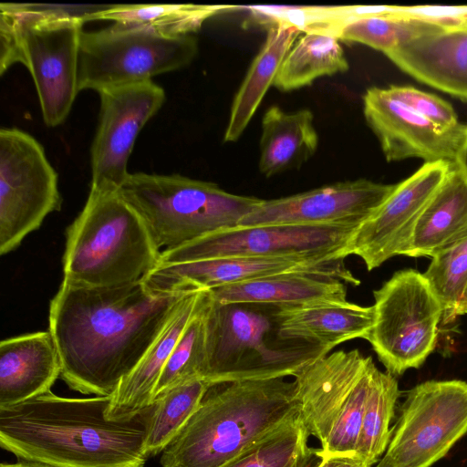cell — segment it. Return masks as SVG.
Listing matches in <instances>:
<instances>
[{"label":"cell","instance_id":"30","mask_svg":"<svg viewBox=\"0 0 467 467\" xmlns=\"http://www.w3.org/2000/svg\"><path fill=\"white\" fill-rule=\"evenodd\" d=\"M308 437L298 416L223 467H317L324 458L320 448L308 447Z\"/></svg>","mask_w":467,"mask_h":467},{"label":"cell","instance_id":"34","mask_svg":"<svg viewBox=\"0 0 467 467\" xmlns=\"http://www.w3.org/2000/svg\"><path fill=\"white\" fill-rule=\"evenodd\" d=\"M211 290L177 341L154 390L153 400L172 388L194 379H202L206 367V321L204 309Z\"/></svg>","mask_w":467,"mask_h":467},{"label":"cell","instance_id":"8","mask_svg":"<svg viewBox=\"0 0 467 467\" xmlns=\"http://www.w3.org/2000/svg\"><path fill=\"white\" fill-rule=\"evenodd\" d=\"M376 365L358 349L317 358L294 374L299 418L325 457L356 455Z\"/></svg>","mask_w":467,"mask_h":467},{"label":"cell","instance_id":"15","mask_svg":"<svg viewBox=\"0 0 467 467\" xmlns=\"http://www.w3.org/2000/svg\"><path fill=\"white\" fill-rule=\"evenodd\" d=\"M344 259L339 254H309L159 264L142 280L153 292L175 293L214 289L288 272L316 271L337 275L348 285H358L359 279L346 267Z\"/></svg>","mask_w":467,"mask_h":467},{"label":"cell","instance_id":"21","mask_svg":"<svg viewBox=\"0 0 467 467\" xmlns=\"http://www.w3.org/2000/svg\"><path fill=\"white\" fill-rule=\"evenodd\" d=\"M209 289L189 293L167 327L149 348L137 367L110 395L106 416L112 420H129L151 407L153 394L163 368L177 341L198 310Z\"/></svg>","mask_w":467,"mask_h":467},{"label":"cell","instance_id":"29","mask_svg":"<svg viewBox=\"0 0 467 467\" xmlns=\"http://www.w3.org/2000/svg\"><path fill=\"white\" fill-rule=\"evenodd\" d=\"M340 40L328 33L303 32L281 64L274 87L291 91L312 84L317 78L348 70Z\"/></svg>","mask_w":467,"mask_h":467},{"label":"cell","instance_id":"18","mask_svg":"<svg viewBox=\"0 0 467 467\" xmlns=\"http://www.w3.org/2000/svg\"><path fill=\"white\" fill-rule=\"evenodd\" d=\"M363 113L388 161L420 158L425 162L455 164L466 137L467 125L441 129L392 99L382 88L367 89Z\"/></svg>","mask_w":467,"mask_h":467},{"label":"cell","instance_id":"22","mask_svg":"<svg viewBox=\"0 0 467 467\" xmlns=\"http://www.w3.org/2000/svg\"><path fill=\"white\" fill-rule=\"evenodd\" d=\"M281 333L288 338L319 345L328 351L354 339H366L375 322L372 306L328 301L277 307Z\"/></svg>","mask_w":467,"mask_h":467},{"label":"cell","instance_id":"39","mask_svg":"<svg viewBox=\"0 0 467 467\" xmlns=\"http://www.w3.org/2000/svg\"><path fill=\"white\" fill-rule=\"evenodd\" d=\"M376 467H390L387 461L382 458L379 462L376 465Z\"/></svg>","mask_w":467,"mask_h":467},{"label":"cell","instance_id":"19","mask_svg":"<svg viewBox=\"0 0 467 467\" xmlns=\"http://www.w3.org/2000/svg\"><path fill=\"white\" fill-rule=\"evenodd\" d=\"M386 56L419 81L467 101V26L420 36Z\"/></svg>","mask_w":467,"mask_h":467},{"label":"cell","instance_id":"37","mask_svg":"<svg viewBox=\"0 0 467 467\" xmlns=\"http://www.w3.org/2000/svg\"><path fill=\"white\" fill-rule=\"evenodd\" d=\"M455 165L458 166L467 176V132L464 143L459 152Z\"/></svg>","mask_w":467,"mask_h":467},{"label":"cell","instance_id":"23","mask_svg":"<svg viewBox=\"0 0 467 467\" xmlns=\"http://www.w3.org/2000/svg\"><path fill=\"white\" fill-rule=\"evenodd\" d=\"M348 284L337 275L316 271L288 272L211 289L221 304L254 303L278 307L347 301Z\"/></svg>","mask_w":467,"mask_h":467},{"label":"cell","instance_id":"27","mask_svg":"<svg viewBox=\"0 0 467 467\" xmlns=\"http://www.w3.org/2000/svg\"><path fill=\"white\" fill-rule=\"evenodd\" d=\"M233 6L192 4L116 5L84 12L86 22L109 20L124 26L142 27L167 36L193 35L203 23Z\"/></svg>","mask_w":467,"mask_h":467},{"label":"cell","instance_id":"24","mask_svg":"<svg viewBox=\"0 0 467 467\" xmlns=\"http://www.w3.org/2000/svg\"><path fill=\"white\" fill-rule=\"evenodd\" d=\"M467 238V176L453 164L417 218L404 253L430 256Z\"/></svg>","mask_w":467,"mask_h":467},{"label":"cell","instance_id":"13","mask_svg":"<svg viewBox=\"0 0 467 467\" xmlns=\"http://www.w3.org/2000/svg\"><path fill=\"white\" fill-rule=\"evenodd\" d=\"M97 131L90 148V190H119L127 180L135 141L166 100L153 80L114 87L99 92Z\"/></svg>","mask_w":467,"mask_h":467},{"label":"cell","instance_id":"32","mask_svg":"<svg viewBox=\"0 0 467 467\" xmlns=\"http://www.w3.org/2000/svg\"><path fill=\"white\" fill-rule=\"evenodd\" d=\"M210 388L204 379H194L172 388L155 400L145 441L149 458L162 452L176 438Z\"/></svg>","mask_w":467,"mask_h":467},{"label":"cell","instance_id":"6","mask_svg":"<svg viewBox=\"0 0 467 467\" xmlns=\"http://www.w3.org/2000/svg\"><path fill=\"white\" fill-rule=\"evenodd\" d=\"M277 307L221 304L210 292L204 309L207 357L203 379L211 387L294 376L310 361L330 352L319 345L284 337Z\"/></svg>","mask_w":467,"mask_h":467},{"label":"cell","instance_id":"4","mask_svg":"<svg viewBox=\"0 0 467 467\" xmlns=\"http://www.w3.org/2000/svg\"><path fill=\"white\" fill-rule=\"evenodd\" d=\"M84 12L33 4L0 5V74L21 63L29 71L45 124H62L78 94Z\"/></svg>","mask_w":467,"mask_h":467},{"label":"cell","instance_id":"2","mask_svg":"<svg viewBox=\"0 0 467 467\" xmlns=\"http://www.w3.org/2000/svg\"><path fill=\"white\" fill-rule=\"evenodd\" d=\"M109 396L64 398L51 391L0 407V445L47 467H143L153 405L129 420L107 418Z\"/></svg>","mask_w":467,"mask_h":467},{"label":"cell","instance_id":"17","mask_svg":"<svg viewBox=\"0 0 467 467\" xmlns=\"http://www.w3.org/2000/svg\"><path fill=\"white\" fill-rule=\"evenodd\" d=\"M452 165L446 161L425 162L397 183L382 204L352 234L345 246V256H358L371 271L393 256L404 255L417 218Z\"/></svg>","mask_w":467,"mask_h":467},{"label":"cell","instance_id":"26","mask_svg":"<svg viewBox=\"0 0 467 467\" xmlns=\"http://www.w3.org/2000/svg\"><path fill=\"white\" fill-rule=\"evenodd\" d=\"M302 34L296 26L276 23L267 26L266 39L254 58L231 107L224 142L236 141L261 104L292 46Z\"/></svg>","mask_w":467,"mask_h":467},{"label":"cell","instance_id":"25","mask_svg":"<svg viewBox=\"0 0 467 467\" xmlns=\"http://www.w3.org/2000/svg\"><path fill=\"white\" fill-rule=\"evenodd\" d=\"M318 135L309 109L270 107L262 119L259 171L265 177L300 168L316 152Z\"/></svg>","mask_w":467,"mask_h":467},{"label":"cell","instance_id":"10","mask_svg":"<svg viewBox=\"0 0 467 467\" xmlns=\"http://www.w3.org/2000/svg\"><path fill=\"white\" fill-rule=\"evenodd\" d=\"M373 296L375 322L366 340L391 375L419 368L436 347L442 317L423 275L398 271Z\"/></svg>","mask_w":467,"mask_h":467},{"label":"cell","instance_id":"12","mask_svg":"<svg viewBox=\"0 0 467 467\" xmlns=\"http://www.w3.org/2000/svg\"><path fill=\"white\" fill-rule=\"evenodd\" d=\"M467 433V382L428 380L406 396L384 459L390 467H431Z\"/></svg>","mask_w":467,"mask_h":467},{"label":"cell","instance_id":"14","mask_svg":"<svg viewBox=\"0 0 467 467\" xmlns=\"http://www.w3.org/2000/svg\"><path fill=\"white\" fill-rule=\"evenodd\" d=\"M355 226L265 225L235 227L205 235L175 249L161 251L159 264L223 257L339 254Z\"/></svg>","mask_w":467,"mask_h":467},{"label":"cell","instance_id":"7","mask_svg":"<svg viewBox=\"0 0 467 467\" xmlns=\"http://www.w3.org/2000/svg\"><path fill=\"white\" fill-rule=\"evenodd\" d=\"M161 251L235 228L262 201L181 174L130 173L119 189Z\"/></svg>","mask_w":467,"mask_h":467},{"label":"cell","instance_id":"11","mask_svg":"<svg viewBox=\"0 0 467 467\" xmlns=\"http://www.w3.org/2000/svg\"><path fill=\"white\" fill-rule=\"evenodd\" d=\"M61 204L58 175L41 143L18 128H2L0 254L17 248Z\"/></svg>","mask_w":467,"mask_h":467},{"label":"cell","instance_id":"16","mask_svg":"<svg viewBox=\"0 0 467 467\" xmlns=\"http://www.w3.org/2000/svg\"><path fill=\"white\" fill-rule=\"evenodd\" d=\"M396 184L367 179L339 182L294 195L263 200L237 227L265 225L355 226L368 220Z\"/></svg>","mask_w":467,"mask_h":467},{"label":"cell","instance_id":"1","mask_svg":"<svg viewBox=\"0 0 467 467\" xmlns=\"http://www.w3.org/2000/svg\"><path fill=\"white\" fill-rule=\"evenodd\" d=\"M191 291L153 292L142 279L107 287L62 280L48 313L62 379L83 394L111 395Z\"/></svg>","mask_w":467,"mask_h":467},{"label":"cell","instance_id":"33","mask_svg":"<svg viewBox=\"0 0 467 467\" xmlns=\"http://www.w3.org/2000/svg\"><path fill=\"white\" fill-rule=\"evenodd\" d=\"M422 275L440 303L443 325L467 314V238L431 257Z\"/></svg>","mask_w":467,"mask_h":467},{"label":"cell","instance_id":"36","mask_svg":"<svg viewBox=\"0 0 467 467\" xmlns=\"http://www.w3.org/2000/svg\"><path fill=\"white\" fill-rule=\"evenodd\" d=\"M317 467H371L357 455L325 457Z\"/></svg>","mask_w":467,"mask_h":467},{"label":"cell","instance_id":"20","mask_svg":"<svg viewBox=\"0 0 467 467\" xmlns=\"http://www.w3.org/2000/svg\"><path fill=\"white\" fill-rule=\"evenodd\" d=\"M60 375V358L48 330L1 341L0 407L18 404L51 391Z\"/></svg>","mask_w":467,"mask_h":467},{"label":"cell","instance_id":"9","mask_svg":"<svg viewBox=\"0 0 467 467\" xmlns=\"http://www.w3.org/2000/svg\"><path fill=\"white\" fill-rule=\"evenodd\" d=\"M198 53L193 35L167 36L142 27L112 24L83 31L78 88L98 93L110 88L152 80L188 66Z\"/></svg>","mask_w":467,"mask_h":467},{"label":"cell","instance_id":"3","mask_svg":"<svg viewBox=\"0 0 467 467\" xmlns=\"http://www.w3.org/2000/svg\"><path fill=\"white\" fill-rule=\"evenodd\" d=\"M212 386L161 452V467H223L299 416L294 381L285 378Z\"/></svg>","mask_w":467,"mask_h":467},{"label":"cell","instance_id":"38","mask_svg":"<svg viewBox=\"0 0 467 467\" xmlns=\"http://www.w3.org/2000/svg\"><path fill=\"white\" fill-rule=\"evenodd\" d=\"M0 467H47L34 462L2 463Z\"/></svg>","mask_w":467,"mask_h":467},{"label":"cell","instance_id":"31","mask_svg":"<svg viewBox=\"0 0 467 467\" xmlns=\"http://www.w3.org/2000/svg\"><path fill=\"white\" fill-rule=\"evenodd\" d=\"M400 391L395 376L375 368L370 382L356 455L369 466L386 452L392 430L389 426Z\"/></svg>","mask_w":467,"mask_h":467},{"label":"cell","instance_id":"35","mask_svg":"<svg viewBox=\"0 0 467 467\" xmlns=\"http://www.w3.org/2000/svg\"><path fill=\"white\" fill-rule=\"evenodd\" d=\"M386 93L443 130H454L462 124L453 108L442 99L410 86H389Z\"/></svg>","mask_w":467,"mask_h":467},{"label":"cell","instance_id":"28","mask_svg":"<svg viewBox=\"0 0 467 467\" xmlns=\"http://www.w3.org/2000/svg\"><path fill=\"white\" fill-rule=\"evenodd\" d=\"M444 28L449 27L430 20L391 15L388 6L353 5L350 19L331 26L325 33L386 55L413 38Z\"/></svg>","mask_w":467,"mask_h":467},{"label":"cell","instance_id":"5","mask_svg":"<svg viewBox=\"0 0 467 467\" xmlns=\"http://www.w3.org/2000/svg\"><path fill=\"white\" fill-rule=\"evenodd\" d=\"M161 254L144 221L119 190H90L66 231L63 280L94 287L132 283L155 268Z\"/></svg>","mask_w":467,"mask_h":467}]
</instances>
